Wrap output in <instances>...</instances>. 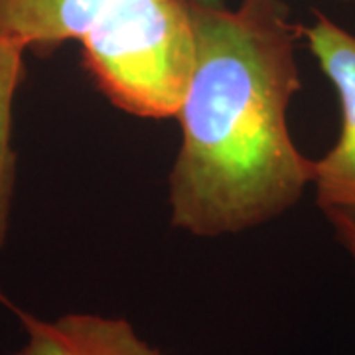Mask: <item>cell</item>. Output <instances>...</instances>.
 I'll return each instance as SVG.
<instances>
[{
	"mask_svg": "<svg viewBox=\"0 0 355 355\" xmlns=\"http://www.w3.org/2000/svg\"><path fill=\"white\" fill-rule=\"evenodd\" d=\"M198 58L178 121L170 221L196 237L268 223L300 202L314 160L294 144L288 105L300 91L302 26L282 0H188Z\"/></svg>",
	"mask_w": 355,
	"mask_h": 355,
	"instance_id": "6da1fadb",
	"label": "cell"
},
{
	"mask_svg": "<svg viewBox=\"0 0 355 355\" xmlns=\"http://www.w3.org/2000/svg\"><path fill=\"white\" fill-rule=\"evenodd\" d=\"M79 42L89 76L121 111L178 116L198 58L188 0H119Z\"/></svg>",
	"mask_w": 355,
	"mask_h": 355,
	"instance_id": "7a4b0ae2",
	"label": "cell"
},
{
	"mask_svg": "<svg viewBox=\"0 0 355 355\" xmlns=\"http://www.w3.org/2000/svg\"><path fill=\"white\" fill-rule=\"evenodd\" d=\"M302 38L340 103V135L322 158L314 160L312 186L320 209L355 207V34L326 14L302 26Z\"/></svg>",
	"mask_w": 355,
	"mask_h": 355,
	"instance_id": "3957f363",
	"label": "cell"
},
{
	"mask_svg": "<svg viewBox=\"0 0 355 355\" xmlns=\"http://www.w3.org/2000/svg\"><path fill=\"white\" fill-rule=\"evenodd\" d=\"M12 312L26 334L14 355H164L144 342L125 318L73 312L42 320L16 306Z\"/></svg>",
	"mask_w": 355,
	"mask_h": 355,
	"instance_id": "277c9868",
	"label": "cell"
},
{
	"mask_svg": "<svg viewBox=\"0 0 355 355\" xmlns=\"http://www.w3.org/2000/svg\"><path fill=\"white\" fill-rule=\"evenodd\" d=\"M114 2L119 0H0V34L48 55L65 42L81 38Z\"/></svg>",
	"mask_w": 355,
	"mask_h": 355,
	"instance_id": "5b68a950",
	"label": "cell"
},
{
	"mask_svg": "<svg viewBox=\"0 0 355 355\" xmlns=\"http://www.w3.org/2000/svg\"><path fill=\"white\" fill-rule=\"evenodd\" d=\"M24 42L0 34V251L8 237L16 190V150L12 144L14 101L26 76ZM0 304L14 310V304L0 288Z\"/></svg>",
	"mask_w": 355,
	"mask_h": 355,
	"instance_id": "8992f818",
	"label": "cell"
},
{
	"mask_svg": "<svg viewBox=\"0 0 355 355\" xmlns=\"http://www.w3.org/2000/svg\"><path fill=\"white\" fill-rule=\"evenodd\" d=\"M322 211L328 217L338 241L352 257L355 266V207H328Z\"/></svg>",
	"mask_w": 355,
	"mask_h": 355,
	"instance_id": "52a82bcc",
	"label": "cell"
},
{
	"mask_svg": "<svg viewBox=\"0 0 355 355\" xmlns=\"http://www.w3.org/2000/svg\"><path fill=\"white\" fill-rule=\"evenodd\" d=\"M340 2H347V4H355V0H340Z\"/></svg>",
	"mask_w": 355,
	"mask_h": 355,
	"instance_id": "ba28073f",
	"label": "cell"
}]
</instances>
